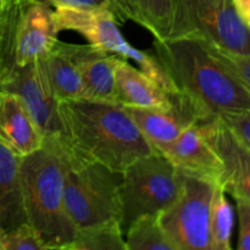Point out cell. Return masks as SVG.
I'll use <instances>...</instances> for the list:
<instances>
[{"mask_svg": "<svg viewBox=\"0 0 250 250\" xmlns=\"http://www.w3.org/2000/svg\"><path fill=\"white\" fill-rule=\"evenodd\" d=\"M0 90L14 93L41 128L44 139H62V126L59 116V102L54 94L43 59L23 67L14 66L0 76Z\"/></svg>", "mask_w": 250, "mask_h": 250, "instance_id": "cell-9", "label": "cell"}, {"mask_svg": "<svg viewBox=\"0 0 250 250\" xmlns=\"http://www.w3.org/2000/svg\"><path fill=\"white\" fill-rule=\"evenodd\" d=\"M66 163L67 146L61 138L44 139L41 149L20 163L27 222L38 232L46 249H67L77 232L65 207Z\"/></svg>", "mask_w": 250, "mask_h": 250, "instance_id": "cell-3", "label": "cell"}, {"mask_svg": "<svg viewBox=\"0 0 250 250\" xmlns=\"http://www.w3.org/2000/svg\"><path fill=\"white\" fill-rule=\"evenodd\" d=\"M214 46V45H212ZM215 48V46H214ZM217 56L250 92V53L232 54L215 48Z\"/></svg>", "mask_w": 250, "mask_h": 250, "instance_id": "cell-25", "label": "cell"}, {"mask_svg": "<svg viewBox=\"0 0 250 250\" xmlns=\"http://www.w3.org/2000/svg\"><path fill=\"white\" fill-rule=\"evenodd\" d=\"M233 4L239 16L248 24L250 22V0H233Z\"/></svg>", "mask_w": 250, "mask_h": 250, "instance_id": "cell-29", "label": "cell"}, {"mask_svg": "<svg viewBox=\"0 0 250 250\" xmlns=\"http://www.w3.org/2000/svg\"><path fill=\"white\" fill-rule=\"evenodd\" d=\"M20 163L21 158L0 142V229L5 231L27 222Z\"/></svg>", "mask_w": 250, "mask_h": 250, "instance_id": "cell-18", "label": "cell"}, {"mask_svg": "<svg viewBox=\"0 0 250 250\" xmlns=\"http://www.w3.org/2000/svg\"><path fill=\"white\" fill-rule=\"evenodd\" d=\"M14 9L12 55L15 66L23 67L43 59L55 46L59 34L50 5L41 0L9 1Z\"/></svg>", "mask_w": 250, "mask_h": 250, "instance_id": "cell-10", "label": "cell"}, {"mask_svg": "<svg viewBox=\"0 0 250 250\" xmlns=\"http://www.w3.org/2000/svg\"><path fill=\"white\" fill-rule=\"evenodd\" d=\"M238 212L239 232L238 246L239 250H250V204L242 199H234Z\"/></svg>", "mask_w": 250, "mask_h": 250, "instance_id": "cell-27", "label": "cell"}, {"mask_svg": "<svg viewBox=\"0 0 250 250\" xmlns=\"http://www.w3.org/2000/svg\"><path fill=\"white\" fill-rule=\"evenodd\" d=\"M62 139L81 158L124 172L155 153L124 106L90 99L61 100L58 105Z\"/></svg>", "mask_w": 250, "mask_h": 250, "instance_id": "cell-2", "label": "cell"}, {"mask_svg": "<svg viewBox=\"0 0 250 250\" xmlns=\"http://www.w3.org/2000/svg\"><path fill=\"white\" fill-rule=\"evenodd\" d=\"M233 231V209L226 198L222 185L215 188L210 210V241L211 250L231 249Z\"/></svg>", "mask_w": 250, "mask_h": 250, "instance_id": "cell-22", "label": "cell"}, {"mask_svg": "<svg viewBox=\"0 0 250 250\" xmlns=\"http://www.w3.org/2000/svg\"><path fill=\"white\" fill-rule=\"evenodd\" d=\"M224 1H233V0H224Z\"/></svg>", "mask_w": 250, "mask_h": 250, "instance_id": "cell-32", "label": "cell"}, {"mask_svg": "<svg viewBox=\"0 0 250 250\" xmlns=\"http://www.w3.org/2000/svg\"><path fill=\"white\" fill-rule=\"evenodd\" d=\"M7 1H19V0H7Z\"/></svg>", "mask_w": 250, "mask_h": 250, "instance_id": "cell-31", "label": "cell"}, {"mask_svg": "<svg viewBox=\"0 0 250 250\" xmlns=\"http://www.w3.org/2000/svg\"><path fill=\"white\" fill-rule=\"evenodd\" d=\"M172 106L168 109L124 106L158 154L190 125L203 124L199 114L186 98L181 94H175L172 95Z\"/></svg>", "mask_w": 250, "mask_h": 250, "instance_id": "cell-11", "label": "cell"}, {"mask_svg": "<svg viewBox=\"0 0 250 250\" xmlns=\"http://www.w3.org/2000/svg\"><path fill=\"white\" fill-rule=\"evenodd\" d=\"M115 92L116 104L122 106L168 109L173 103L172 95L122 58L115 67Z\"/></svg>", "mask_w": 250, "mask_h": 250, "instance_id": "cell-16", "label": "cell"}, {"mask_svg": "<svg viewBox=\"0 0 250 250\" xmlns=\"http://www.w3.org/2000/svg\"><path fill=\"white\" fill-rule=\"evenodd\" d=\"M160 154L170 160L180 172L221 185L224 164L205 136L202 124L187 127Z\"/></svg>", "mask_w": 250, "mask_h": 250, "instance_id": "cell-12", "label": "cell"}, {"mask_svg": "<svg viewBox=\"0 0 250 250\" xmlns=\"http://www.w3.org/2000/svg\"><path fill=\"white\" fill-rule=\"evenodd\" d=\"M180 192V171L161 154L143 156L127 166L120 186L124 232L139 216L160 214L177 199Z\"/></svg>", "mask_w": 250, "mask_h": 250, "instance_id": "cell-5", "label": "cell"}, {"mask_svg": "<svg viewBox=\"0 0 250 250\" xmlns=\"http://www.w3.org/2000/svg\"><path fill=\"white\" fill-rule=\"evenodd\" d=\"M49 81L58 102L85 99L84 88L70 44L56 42L55 46L43 58Z\"/></svg>", "mask_w": 250, "mask_h": 250, "instance_id": "cell-19", "label": "cell"}, {"mask_svg": "<svg viewBox=\"0 0 250 250\" xmlns=\"http://www.w3.org/2000/svg\"><path fill=\"white\" fill-rule=\"evenodd\" d=\"M121 182L122 172L81 158L67 146L63 195L66 211L77 229L109 220L121 222Z\"/></svg>", "mask_w": 250, "mask_h": 250, "instance_id": "cell-4", "label": "cell"}, {"mask_svg": "<svg viewBox=\"0 0 250 250\" xmlns=\"http://www.w3.org/2000/svg\"><path fill=\"white\" fill-rule=\"evenodd\" d=\"M202 125L224 164L221 185L225 192L250 204V151L219 116Z\"/></svg>", "mask_w": 250, "mask_h": 250, "instance_id": "cell-13", "label": "cell"}, {"mask_svg": "<svg viewBox=\"0 0 250 250\" xmlns=\"http://www.w3.org/2000/svg\"><path fill=\"white\" fill-rule=\"evenodd\" d=\"M0 250H1V247H0Z\"/></svg>", "mask_w": 250, "mask_h": 250, "instance_id": "cell-34", "label": "cell"}, {"mask_svg": "<svg viewBox=\"0 0 250 250\" xmlns=\"http://www.w3.org/2000/svg\"><path fill=\"white\" fill-rule=\"evenodd\" d=\"M67 250H127L121 222L109 220L77 229Z\"/></svg>", "mask_w": 250, "mask_h": 250, "instance_id": "cell-20", "label": "cell"}, {"mask_svg": "<svg viewBox=\"0 0 250 250\" xmlns=\"http://www.w3.org/2000/svg\"><path fill=\"white\" fill-rule=\"evenodd\" d=\"M59 32L75 31L82 34L88 44L122 59L136 61L139 70L160 85L168 95L177 93L175 84L154 54L133 48L120 31V22L106 7L76 9L56 7L54 10Z\"/></svg>", "mask_w": 250, "mask_h": 250, "instance_id": "cell-6", "label": "cell"}, {"mask_svg": "<svg viewBox=\"0 0 250 250\" xmlns=\"http://www.w3.org/2000/svg\"><path fill=\"white\" fill-rule=\"evenodd\" d=\"M84 88L85 99L116 103L115 67L119 56L90 44H70Z\"/></svg>", "mask_w": 250, "mask_h": 250, "instance_id": "cell-15", "label": "cell"}, {"mask_svg": "<svg viewBox=\"0 0 250 250\" xmlns=\"http://www.w3.org/2000/svg\"><path fill=\"white\" fill-rule=\"evenodd\" d=\"M0 142L20 158L43 146L44 136L26 105L14 93L0 90Z\"/></svg>", "mask_w": 250, "mask_h": 250, "instance_id": "cell-14", "label": "cell"}, {"mask_svg": "<svg viewBox=\"0 0 250 250\" xmlns=\"http://www.w3.org/2000/svg\"><path fill=\"white\" fill-rule=\"evenodd\" d=\"M0 247L1 250H46L42 237L28 222L6 231L0 229Z\"/></svg>", "mask_w": 250, "mask_h": 250, "instance_id": "cell-23", "label": "cell"}, {"mask_svg": "<svg viewBox=\"0 0 250 250\" xmlns=\"http://www.w3.org/2000/svg\"><path fill=\"white\" fill-rule=\"evenodd\" d=\"M6 4H7V0H0V15L5 11Z\"/></svg>", "mask_w": 250, "mask_h": 250, "instance_id": "cell-30", "label": "cell"}, {"mask_svg": "<svg viewBox=\"0 0 250 250\" xmlns=\"http://www.w3.org/2000/svg\"><path fill=\"white\" fill-rule=\"evenodd\" d=\"M181 173L177 199L159 214L166 236L176 250H211L210 210L219 183Z\"/></svg>", "mask_w": 250, "mask_h": 250, "instance_id": "cell-8", "label": "cell"}, {"mask_svg": "<svg viewBox=\"0 0 250 250\" xmlns=\"http://www.w3.org/2000/svg\"><path fill=\"white\" fill-rule=\"evenodd\" d=\"M202 38L222 51L250 53V29L234 6L224 0H175L171 37Z\"/></svg>", "mask_w": 250, "mask_h": 250, "instance_id": "cell-7", "label": "cell"}, {"mask_svg": "<svg viewBox=\"0 0 250 250\" xmlns=\"http://www.w3.org/2000/svg\"><path fill=\"white\" fill-rule=\"evenodd\" d=\"M120 24L134 21L163 41L172 31L175 0H107Z\"/></svg>", "mask_w": 250, "mask_h": 250, "instance_id": "cell-17", "label": "cell"}, {"mask_svg": "<svg viewBox=\"0 0 250 250\" xmlns=\"http://www.w3.org/2000/svg\"><path fill=\"white\" fill-rule=\"evenodd\" d=\"M153 45L178 94L190 103L203 124L229 112L250 111V92L207 41L171 37L155 39Z\"/></svg>", "mask_w": 250, "mask_h": 250, "instance_id": "cell-1", "label": "cell"}, {"mask_svg": "<svg viewBox=\"0 0 250 250\" xmlns=\"http://www.w3.org/2000/svg\"><path fill=\"white\" fill-rule=\"evenodd\" d=\"M248 27H249V29H250V22L248 23Z\"/></svg>", "mask_w": 250, "mask_h": 250, "instance_id": "cell-33", "label": "cell"}, {"mask_svg": "<svg viewBox=\"0 0 250 250\" xmlns=\"http://www.w3.org/2000/svg\"><path fill=\"white\" fill-rule=\"evenodd\" d=\"M225 125L236 138L250 151V111L229 112L220 115Z\"/></svg>", "mask_w": 250, "mask_h": 250, "instance_id": "cell-26", "label": "cell"}, {"mask_svg": "<svg viewBox=\"0 0 250 250\" xmlns=\"http://www.w3.org/2000/svg\"><path fill=\"white\" fill-rule=\"evenodd\" d=\"M51 7H76V9H97L106 7L110 10L107 0H41ZM111 11V10H110Z\"/></svg>", "mask_w": 250, "mask_h": 250, "instance_id": "cell-28", "label": "cell"}, {"mask_svg": "<svg viewBox=\"0 0 250 250\" xmlns=\"http://www.w3.org/2000/svg\"><path fill=\"white\" fill-rule=\"evenodd\" d=\"M12 32H14V9L6 4L5 11L0 15V76L14 67L12 55Z\"/></svg>", "mask_w": 250, "mask_h": 250, "instance_id": "cell-24", "label": "cell"}, {"mask_svg": "<svg viewBox=\"0 0 250 250\" xmlns=\"http://www.w3.org/2000/svg\"><path fill=\"white\" fill-rule=\"evenodd\" d=\"M125 232L127 250H176L161 226L159 214L139 216Z\"/></svg>", "mask_w": 250, "mask_h": 250, "instance_id": "cell-21", "label": "cell"}]
</instances>
